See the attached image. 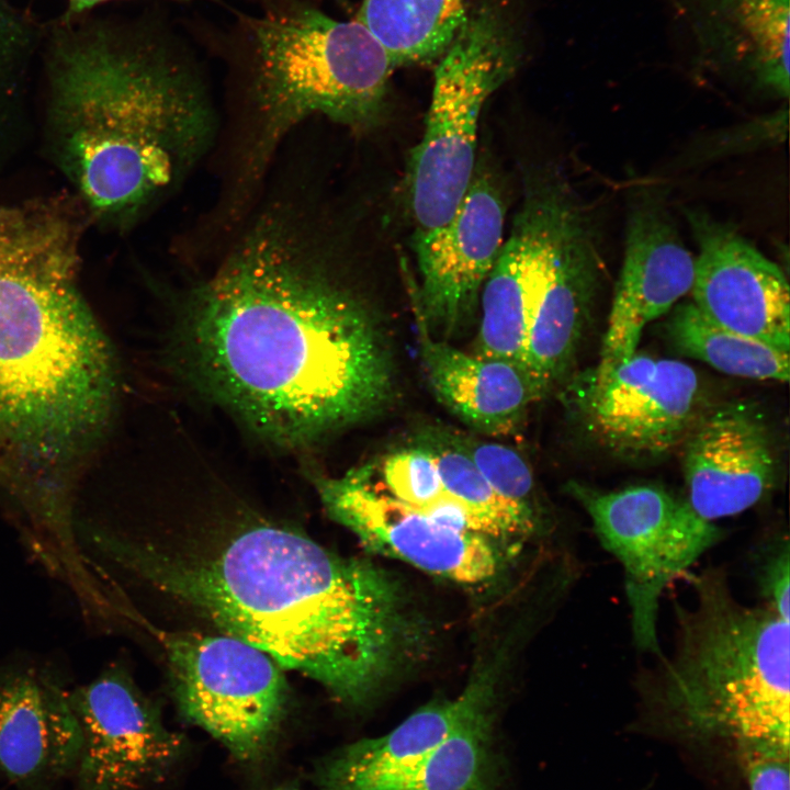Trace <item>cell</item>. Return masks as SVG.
Wrapping results in <instances>:
<instances>
[{
  "mask_svg": "<svg viewBox=\"0 0 790 790\" xmlns=\"http://www.w3.org/2000/svg\"><path fill=\"white\" fill-rule=\"evenodd\" d=\"M329 255L307 206L279 202L188 302L184 339L200 382L282 447L369 421L395 398L386 336Z\"/></svg>",
  "mask_w": 790,
  "mask_h": 790,
  "instance_id": "cell-1",
  "label": "cell"
},
{
  "mask_svg": "<svg viewBox=\"0 0 790 790\" xmlns=\"http://www.w3.org/2000/svg\"><path fill=\"white\" fill-rule=\"evenodd\" d=\"M79 263V227L61 207H0V486L45 531L71 522L72 470L116 391Z\"/></svg>",
  "mask_w": 790,
  "mask_h": 790,
  "instance_id": "cell-2",
  "label": "cell"
},
{
  "mask_svg": "<svg viewBox=\"0 0 790 790\" xmlns=\"http://www.w3.org/2000/svg\"><path fill=\"white\" fill-rule=\"evenodd\" d=\"M127 566L350 706L374 698L419 641L390 574L285 528L245 530L193 567L167 571L137 551Z\"/></svg>",
  "mask_w": 790,
  "mask_h": 790,
  "instance_id": "cell-3",
  "label": "cell"
},
{
  "mask_svg": "<svg viewBox=\"0 0 790 790\" xmlns=\"http://www.w3.org/2000/svg\"><path fill=\"white\" fill-rule=\"evenodd\" d=\"M54 113L63 160L97 211L133 214L170 193L207 149L211 104L158 52L91 41L61 50Z\"/></svg>",
  "mask_w": 790,
  "mask_h": 790,
  "instance_id": "cell-4",
  "label": "cell"
},
{
  "mask_svg": "<svg viewBox=\"0 0 790 790\" xmlns=\"http://www.w3.org/2000/svg\"><path fill=\"white\" fill-rule=\"evenodd\" d=\"M691 579L692 603L674 605L673 648L641 689L678 727L743 753L789 755V621L741 602L720 569Z\"/></svg>",
  "mask_w": 790,
  "mask_h": 790,
  "instance_id": "cell-5",
  "label": "cell"
},
{
  "mask_svg": "<svg viewBox=\"0 0 790 790\" xmlns=\"http://www.w3.org/2000/svg\"><path fill=\"white\" fill-rule=\"evenodd\" d=\"M258 65L257 128L241 176L262 174L283 137L312 115L352 128L375 124L395 65L360 21H339L315 9L273 14L253 26Z\"/></svg>",
  "mask_w": 790,
  "mask_h": 790,
  "instance_id": "cell-6",
  "label": "cell"
},
{
  "mask_svg": "<svg viewBox=\"0 0 790 790\" xmlns=\"http://www.w3.org/2000/svg\"><path fill=\"white\" fill-rule=\"evenodd\" d=\"M518 45L495 9L469 12L435 70L424 134L409 157L407 191L415 234L444 225L476 168L479 119L516 70Z\"/></svg>",
  "mask_w": 790,
  "mask_h": 790,
  "instance_id": "cell-7",
  "label": "cell"
},
{
  "mask_svg": "<svg viewBox=\"0 0 790 790\" xmlns=\"http://www.w3.org/2000/svg\"><path fill=\"white\" fill-rule=\"evenodd\" d=\"M534 253L523 364L548 392L571 373L602 272L600 236L588 206L552 169L528 177Z\"/></svg>",
  "mask_w": 790,
  "mask_h": 790,
  "instance_id": "cell-8",
  "label": "cell"
},
{
  "mask_svg": "<svg viewBox=\"0 0 790 790\" xmlns=\"http://www.w3.org/2000/svg\"><path fill=\"white\" fill-rule=\"evenodd\" d=\"M566 492L585 509L599 542L623 569L635 646L659 655L663 591L722 539V530L686 498L657 485L606 492L569 482Z\"/></svg>",
  "mask_w": 790,
  "mask_h": 790,
  "instance_id": "cell-9",
  "label": "cell"
},
{
  "mask_svg": "<svg viewBox=\"0 0 790 790\" xmlns=\"http://www.w3.org/2000/svg\"><path fill=\"white\" fill-rule=\"evenodd\" d=\"M159 637L182 713L237 759L262 756L285 708L280 665L260 648L225 633L161 632Z\"/></svg>",
  "mask_w": 790,
  "mask_h": 790,
  "instance_id": "cell-10",
  "label": "cell"
},
{
  "mask_svg": "<svg viewBox=\"0 0 790 790\" xmlns=\"http://www.w3.org/2000/svg\"><path fill=\"white\" fill-rule=\"evenodd\" d=\"M562 395L587 436L630 462L657 461L680 448L707 407L691 365L637 351L608 370L578 373Z\"/></svg>",
  "mask_w": 790,
  "mask_h": 790,
  "instance_id": "cell-11",
  "label": "cell"
},
{
  "mask_svg": "<svg viewBox=\"0 0 790 790\" xmlns=\"http://www.w3.org/2000/svg\"><path fill=\"white\" fill-rule=\"evenodd\" d=\"M372 472L365 465L315 478L328 515L368 550L463 585H482L497 575L500 556L490 538L398 500L377 486Z\"/></svg>",
  "mask_w": 790,
  "mask_h": 790,
  "instance_id": "cell-12",
  "label": "cell"
},
{
  "mask_svg": "<svg viewBox=\"0 0 790 790\" xmlns=\"http://www.w3.org/2000/svg\"><path fill=\"white\" fill-rule=\"evenodd\" d=\"M81 733L74 790H145L159 781L178 757L181 738L121 666L68 690Z\"/></svg>",
  "mask_w": 790,
  "mask_h": 790,
  "instance_id": "cell-13",
  "label": "cell"
},
{
  "mask_svg": "<svg viewBox=\"0 0 790 790\" xmlns=\"http://www.w3.org/2000/svg\"><path fill=\"white\" fill-rule=\"evenodd\" d=\"M504 228L500 189L489 171L476 166L449 222L414 235L419 283L410 298L435 336L448 338L473 316L505 241Z\"/></svg>",
  "mask_w": 790,
  "mask_h": 790,
  "instance_id": "cell-14",
  "label": "cell"
},
{
  "mask_svg": "<svg viewBox=\"0 0 790 790\" xmlns=\"http://www.w3.org/2000/svg\"><path fill=\"white\" fill-rule=\"evenodd\" d=\"M622 269L614 286L600 359L608 370L637 351L644 328L689 293L696 258L658 190L641 189L629 205Z\"/></svg>",
  "mask_w": 790,
  "mask_h": 790,
  "instance_id": "cell-15",
  "label": "cell"
},
{
  "mask_svg": "<svg viewBox=\"0 0 790 790\" xmlns=\"http://www.w3.org/2000/svg\"><path fill=\"white\" fill-rule=\"evenodd\" d=\"M698 246L692 303L712 321L790 350V295L782 270L737 230L702 210H687Z\"/></svg>",
  "mask_w": 790,
  "mask_h": 790,
  "instance_id": "cell-16",
  "label": "cell"
},
{
  "mask_svg": "<svg viewBox=\"0 0 790 790\" xmlns=\"http://www.w3.org/2000/svg\"><path fill=\"white\" fill-rule=\"evenodd\" d=\"M680 448L686 499L709 521L748 510L778 482L776 441L755 404L707 406Z\"/></svg>",
  "mask_w": 790,
  "mask_h": 790,
  "instance_id": "cell-17",
  "label": "cell"
},
{
  "mask_svg": "<svg viewBox=\"0 0 790 790\" xmlns=\"http://www.w3.org/2000/svg\"><path fill=\"white\" fill-rule=\"evenodd\" d=\"M669 1L701 67L788 99L789 0Z\"/></svg>",
  "mask_w": 790,
  "mask_h": 790,
  "instance_id": "cell-18",
  "label": "cell"
},
{
  "mask_svg": "<svg viewBox=\"0 0 790 790\" xmlns=\"http://www.w3.org/2000/svg\"><path fill=\"white\" fill-rule=\"evenodd\" d=\"M80 749L63 685L33 668L0 675V772L18 790H50L74 775Z\"/></svg>",
  "mask_w": 790,
  "mask_h": 790,
  "instance_id": "cell-19",
  "label": "cell"
},
{
  "mask_svg": "<svg viewBox=\"0 0 790 790\" xmlns=\"http://www.w3.org/2000/svg\"><path fill=\"white\" fill-rule=\"evenodd\" d=\"M420 360L437 399L472 430L514 435L545 391L523 363L467 353L435 336L411 303Z\"/></svg>",
  "mask_w": 790,
  "mask_h": 790,
  "instance_id": "cell-20",
  "label": "cell"
},
{
  "mask_svg": "<svg viewBox=\"0 0 790 790\" xmlns=\"http://www.w3.org/2000/svg\"><path fill=\"white\" fill-rule=\"evenodd\" d=\"M473 691L472 679L455 699L430 702L387 734L343 747L320 766V790H388L449 733Z\"/></svg>",
  "mask_w": 790,
  "mask_h": 790,
  "instance_id": "cell-21",
  "label": "cell"
},
{
  "mask_svg": "<svg viewBox=\"0 0 790 790\" xmlns=\"http://www.w3.org/2000/svg\"><path fill=\"white\" fill-rule=\"evenodd\" d=\"M534 253V217L523 196L479 295L481 321L473 353L523 363Z\"/></svg>",
  "mask_w": 790,
  "mask_h": 790,
  "instance_id": "cell-22",
  "label": "cell"
},
{
  "mask_svg": "<svg viewBox=\"0 0 790 790\" xmlns=\"http://www.w3.org/2000/svg\"><path fill=\"white\" fill-rule=\"evenodd\" d=\"M472 679V699L449 733L388 790H489L494 674L484 669Z\"/></svg>",
  "mask_w": 790,
  "mask_h": 790,
  "instance_id": "cell-23",
  "label": "cell"
},
{
  "mask_svg": "<svg viewBox=\"0 0 790 790\" xmlns=\"http://www.w3.org/2000/svg\"><path fill=\"white\" fill-rule=\"evenodd\" d=\"M416 444L432 455L445 496L465 514L470 530L493 539L530 535L541 527V512L501 496L456 443L450 430L424 429Z\"/></svg>",
  "mask_w": 790,
  "mask_h": 790,
  "instance_id": "cell-24",
  "label": "cell"
},
{
  "mask_svg": "<svg viewBox=\"0 0 790 790\" xmlns=\"http://www.w3.org/2000/svg\"><path fill=\"white\" fill-rule=\"evenodd\" d=\"M467 13L466 0H363L357 20L397 67L439 59Z\"/></svg>",
  "mask_w": 790,
  "mask_h": 790,
  "instance_id": "cell-25",
  "label": "cell"
},
{
  "mask_svg": "<svg viewBox=\"0 0 790 790\" xmlns=\"http://www.w3.org/2000/svg\"><path fill=\"white\" fill-rule=\"evenodd\" d=\"M670 311L665 334L680 354L733 376L777 382L789 380V351L712 321L692 301L679 303Z\"/></svg>",
  "mask_w": 790,
  "mask_h": 790,
  "instance_id": "cell-26",
  "label": "cell"
},
{
  "mask_svg": "<svg viewBox=\"0 0 790 790\" xmlns=\"http://www.w3.org/2000/svg\"><path fill=\"white\" fill-rule=\"evenodd\" d=\"M451 432L456 443L501 496L542 514L533 472L519 451L497 441Z\"/></svg>",
  "mask_w": 790,
  "mask_h": 790,
  "instance_id": "cell-27",
  "label": "cell"
},
{
  "mask_svg": "<svg viewBox=\"0 0 790 790\" xmlns=\"http://www.w3.org/2000/svg\"><path fill=\"white\" fill-rule=\"evenodd\" d=\"M381 475L384 488L392 496L424 512L447 497L432 455L416 443L390 454L383 462Z\"/></svg>",
  "mask_w": 790,
  "mask_h": 790,
  "instance_id": "cell-28",
  "label": "cell"
},
{
  "mask_svg": "<svg viewBox=\"0 0 790 790\" xmlns=\"http://www.w3.org/2000/svg\"><path fill=\"white\" fill-rule=\"evenodd\" d=\"M761 553L757 582L765 606L789 621L790 551L788 535H777Z\"/></svg>",
  "mask_w": 790,
  "mask_h": 790,
  "instance_id": "cell-29",
  "label": "cell"
},
{
  "mask_svg": "<svg viewBox=\"0 0 790 790\" xmlns=\"http://www.w3.org/2000/svg\"><path fill=\"white\" fill-rule=\"evenodd\" d=\"M749 790H790L789 755L744 753Z\"/></svg>",
  "mask_w": 790,
  "mask_h": 790,
  "instance_id": "cell-30",
  "label": "cell"
},
{
  "mask_svg": "<svg viewBox=\"0 0 790 790\" xmlns=\"http://www.w3.org/2000/svg\"><path fill=\"white\" fill-rule=\"evenodd\" d=\"M70 9L76 12H80L87 9L92 8L95 4H99L100 2L108 1V0H68Z\"/></svg>",
  "mask_w": 790,
  "mask_h": 790,
  "instance_id": "cell-31",
  "label": "cell"
},
{
  "mask_svg": "<svg viewBox=\"0 0 790 790\" xmlns=\"http://www.w3.org/2000/svg\"><path fill=\"white\" fill-rule=\"evenodd\" d=\"M272 790H297V788H296L295 786H293V785H284V786H280V787H278V788H274V789H272Z\"/></svg>",
  "mask_w": 790,
  "mask_h": 790,
  "instance_id": "cell-32",
  "label": "cell"
}]
</instances>
